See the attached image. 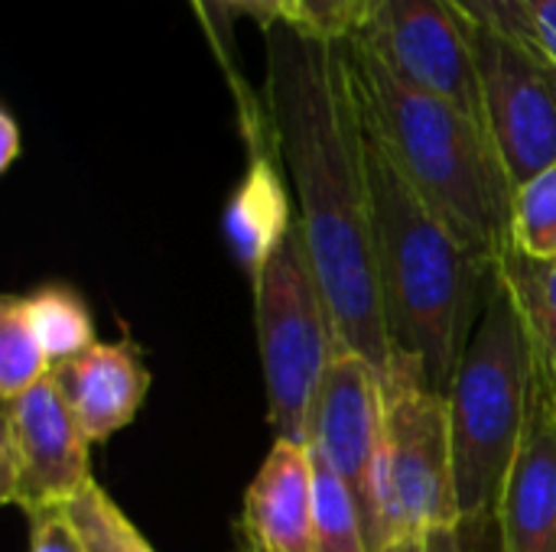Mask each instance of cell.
<instances>
[{"label": "cell", "mask_w": 556, "mask_h": 552, "mask_svg": "<svg viewBox=\"0 0 556 552\" xmlns=\"http://www.w3.org/2000/svg\"><path fill=\"white\" fill-rule=\"evenodd\" d=\"M254 322L270 429L277 439L306 442L309 410L336 351V332L300 221L254 280Z\"/></svg>", "instance_id": "5b68a950"}, {"label": "cell", "mask_w": 556, "mask_h": 552, "mask_svg": "<svg viewBox=\"0 0 556 552\" xmlns=\"http://www.w3.org/2000/svg\"><path fill=\"white\" fill-rule=\"evenodd\" d=\"M264 552H316L313 521V452L306 442L274 439L235 527Z\"/></svg>", "instance_id": "5bb4252c"}, {"label": "cell", "mask_w": 556, "mask_h": 552, "mask_svg": "<svg viewBox=\"0 0 556 552\" xmlns=\"http://www.w3.org/2000/svg\"><path fill=\"white\" fill-rule=\"evenodd\" d=\"M534 348L508 290L492 277L450 387V429L463 527L495 524L508 468L528 429Z\"/></svg>", "instance_id": "277c9868"}, {"label": "cell", "mask_w": 556, "mask_h": 552, "mask_svg": "<svg viewBox=\"0 0 556 552\" xmlns=\"http://www.w3.org/2000/svg\"><path fill=\"white\" fill-rule=\"evenodd\" d=\"M492 277L508 290L525 319L538 377L556 407V260H531L508 247L495 260Z\"/></svg>", "instance_id": "9a60e30c"}, {"label": "cell", "mask_w": 556, "mask_h": 552, "mask_svg": "<svg viewBox=\"0 0 556 552\" xmlns=\"http://www.w3.org/2000/svg\"><path fill=\"white\" fill-rule=\"evenodd\" d=\"M228 10L254 16L264 29L270 26H293V0H215Z\"/></svg>", "instance_id": "d4e9b609"}, {"label": "cell", "mask_w": 556, "mask_h": 552, "mask_svg": "<svg viewBox=\"0 0 556 552\" xmlns=\"http://www.w3.org/2000/svg\"><path fill=\"white\" fill-rule=\"evenodd\" d=\"M65 508L91 552H156L98 482H91Z\"/></svg>", "instance_id": "ffe728a7"}, {"label": "cell", "mask_w": 556, "mask_h": 552, "mask_svg": "<svg viewBox=\"0 0 556 552\" xmlns=\"http://www.w3.org/2000/svg\"><path fill=\"white\" fill-rule=\"evenodd\" d=\"M495 530L498 552H556V407L538 364L528 429L498 498Z\"/></svg>", "instance_id": "8fae6325"}, {"label": "cell", "mask_w": 556, "mask_h": 552, "mask_svg": "<svg viewBox=\"0 0 556 552\" xmlns=\"http://www.w3.org/2000/svg\"><path fill=\"white\" fill-rule=\"evenodd\" d=\"M371 13V0H293V26L332 39V42H349L355 39Z\"/></svg>", "instance_id": "44dd1931"}, {"label": "cell", "mask_w": 556, "mask_h": 552, "mask_svg": "<svg viewBox=\"0 0 556 552\" xmlns=\"http://www.w3.org/2000/svg\"><path fill=\"white\" fill-rule=\"evenodd\" d=\"M248 140H251V159L225 205L222 228L238 267L251 280H257L300 218L267 117H261L257 130H251Z\"/></svg>", "instance_id": "7c38bea8"}, {"label": "cell", "mask_w": 556, "mask_h": 552, "mask_svg": "<svg viewBox=\"0 0 556 552\" xmlns=\"http://www.w3.org/2000/svg\"><path fill=\"white\" fill-rule=\"evenodd\" d=\"M26 524H29V552H91L65 504L26 514Z\"/></svg>", "instance_id": "603a6c76"}, {"label": "cell", "mask_w": 556, "mask_h": 552, "mask_svg": "<svg viewBox=\"0 0 556 552\" xmlns=\"http://www.w3.org/2000/svg\"><path fill=\"white\" fill-rule=\"evenodd\" d=\"M306 446L352 491L365 524L368 552L381 550L378 468L384 449V387L368 358L342 342H336L316 390Z\"/></svg>", "instance_id": "9c48e42d"}, {"label": "cell", "mask_w": 556, "mask_h": 552, "mask_svg": "<svg viewBox=\"0 0 556 552\" xmlns=\"http://www.w3.org/2000/svg\"><path fill=\"white\" fill-rule=\"evenodd\" d=\"M91 442L52 377L0 413V501L36 514L75 501L91 485Z\"/></svg>", "instance_id": "ba28073f"}, {"label": "cell", "mask_w": 556, "mask_h": 552, "mask_svg": "<svg viewBox=\"0 0 556 552\" xmlns=\"http://www.w3.org/2000/svg\"><path fill=\"white\" fill-rule=\"evenodd\" d=\"M49 377L91 446L127 429L150 394V371L130 338L94 342L78 358L55 364Z\"/></svg>", "instance_id": "4fadbf2b"}, {"label": "cell", "mask_w": 556, "mask_h": 552, "mask_svg": "<svg viewBox=\"0 0 556 552\" xmlns=\"http://www.w3.org/2000/svg\"><path fill=\"white\" fill-rule=\"evenodd\" d=\"M52 374V364L33 332L26 293L0 299V400H16Z\"/></svg>", "instance_id": "e0dca14e"}, {"label": "cell", "mask_w": 556, "mask_h": 552, "mask_svg": "<svg viewBox=\"0 0 556 552\" xmlns=\"http://www.w3.org/2000/svg\"><path fill=\"white\" fill-rule=\"evenodd\" d=\"M485 130L508 182L521 189L556 166V65L521 39L469 23Z\"/></svg>", "instance_id": "52a82bcc"}, {"label": "cell", "mask_w": 556, "mask_h": 552, "mask_svg": "<svg viewBox=\"0 0 556 552\" xmlns=\"http://www.w3.org/2000/svg\"><path fill=\"white\" fill-rule=\"evenodd\" d=\"M20 150H23L20 124L10 111H0V172H7L16 163Z\"/></svg>", "instance_id": "4316f807"}, {"label": "cell", "mask_w": 556, "mask_h": 552, "mask_svg": "<svg viewBox=\"0 0 556 552\" xmlns=\"http://www.w3.org/2000/svg\"><path fill=\"white\" fill-rule=\"evenodd\" d=\"M355 39L397 78L456 104L485 127L469 23L450 0H371L368 23Z\"/></svg>", "instance_id": "30bf717a"}, {"label": "cell", "mask_w": 556, "mask_h": 552, "mask_svg": "<svg viewBox=\"0 0 556 552\" xmlns=\"http://www.w3.org/2000/svg\"><path fill=\"white\" fill-rule=\"evenodd\" d=\"M365 159L378 290L394 361L414 368L430 390L450 397L482 312V280L492 277V267L476 260L420 202L368 130Z\"/></svg>", "instance_id": "3957f363"}, {"label": "cell", "mask_w": 556, "mask_h": 552, "mask_svg": "<svg viewBox=\"0 0 556 552\" xmlns=\"http://www.w3.org/2000/svg\"><path fill=\"white\" fill-rule=\"evenodd\" d=\"M365 130L420 202L485 267L511 247L515 185L485 127L456 104L397 78L365 42L349 39Z\"/></svg>", "instance_id": "7a4b0ae2"}, {"label": "cell", "mask_w": 556, "mask_h": 552, "mask_svg": "<svg viewBox=\"0 0 556 552\" xmlns=\"http://www.w3.org/2000/svg\"><path fill=\"white\" fill-rule=\"evenodd\" d=\"M384 449L378 468L381 547L437 527H459L450 403L394 361L384 377Z\"/></svg>", "instance_id": "8992f818"}, {"label": "cell", "mask_w": 556, "mask_h": 552, "mask_svg": "<svg viewBox=\"0 0 556 552\" xmlns=\"http://www.w3.org/2000/svg\"><path fill=\"white\" fill-rule=\"evenodd\" d=\"M313 521L316 552H368L365 524L345 482L313 455Z\"/></svg>", "instance_id": "ac0fdd59"}, {"label": "cell", "mask_w": 556, "mask_h": 552, "mask_svg": "<svg viewBox=\"0 0 556 552\" xmlns=\"http://www.w3.org/2000/svg\"><path fill=\"white\" fill-rule=\"evenodd\" d=\"M511 251L531 260H556V166L515 189Z\"/></svg>", "instance_id": "d6986e66"}, {"label": "cell", "mask_w": 556, "mask_h": 552, "mask_svg": "<svg viewBox=\"0 0 556 552\" xmlns=\"http://www.w3.org/2000/svg\"><path fill=\"white\" fill-rule=\"evenodd\" d=\"M264 117L296 198L336 342L368 358L384 384L394 348L378 290L365 124L349 46L287 23L270 26Z\"/></svg>", "instance_id": "6da1fadb"}, {"label": "cell", "mask_w": 556, "mask_h": 552, "mask_svg": "<svg viewBox=\"0 0 556 552\" xmlns=\"http://www.w3.org/2000/svg\"><path fill=\"white\" fill-rule=\"evenodd\" d=\"M541 52L556 65V0H525Z\"/></svg>", "instance_id": "484cf974"}, {"label": "cell", "mask_w": 556, "mask_h": 552, "mask_svg": "<svg viewBox=\"0 0 556 552\" xmlns=\"http://www.w3.org/2000/svg\"><path fill=\"white\" fill-rule=\"evenodd\" d=\"M235 552H264V550H257L251 540H244L241 534H235Z\"/></svg>", "instance_id": "83f0119b"}, {"label": "cell", "mask_w": 556, "mask_h": 552, "mask_svg": "<svg viewBox=\"0 0 556 552\" xmlns=\"http://www.w3.org/2000/svg\"><path fill=\"white\" fill-rule=\"evenodd\" d=\"M26 312L52 368L78 358L98 342L91 309L68 283H42L26 293Z\"/></svg>", "instance_id": "2e32d148"}, {"label": "cell", "mask_w": 556, "mask_h": 552, "mask_svg": "<svg viewBox=\"0 0 556 552\" xmlns=\"http://www.w3.org/2000/svg\"><path fill=\"white\" fill-rule=\"evenodd\" d=\"M466 530L469 527H437V530H424L414 537H401L391 540L388 547H381L378 552H469L466 543Z\"/></svg>", "instance_id": "cb8c5ba5"}, {"label": "cell", "mask_w": 556, "mask_h": 552, "mask_svg": "<svg viewBox=\"0 0 556 552\" xmlns=\"http://www.w3.org/2000/svg\"><path fill=\"white\" fill-rule=\"evenodd\" d=\"M450 3L472 26H482V29L502 33V36H511V39H521L528 46H538L534 23H531V13H528L525 0H450Z\"/></svg>", "instance_id": "7402d4cb"}]
</instances>
